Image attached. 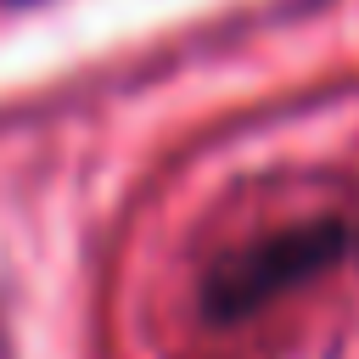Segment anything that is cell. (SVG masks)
<instances>
[{
  "label": "cell",
  "instance_id": "1",
  "mask_svg": "<svg viewBox=\"0 0 359 359\" xmlns=\"http://www.w3.org/2000/svg\"><path fill=\"white\" fill-rule=\"evenodd\" d=\"M342 247H348V230L337 219H309V224H286L275 236H258L241 252L213 264V275L202 286V309L213 320H241V314L264 309L269 297L292 292L297 280L320 275Z\"/></svg>",
  "mask_w": 359,
  "mask_h": 359
}]
</instances>
